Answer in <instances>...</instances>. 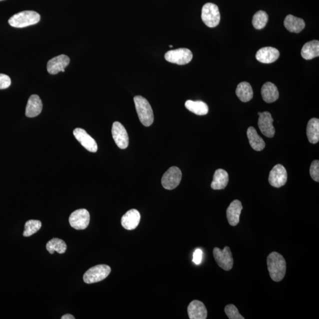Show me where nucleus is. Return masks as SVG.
Segmentation results:
<instances>
[{
	"label": "nucleus",
	"instance_id": "obj_32",
	"mask_svg": "<svg viewBox=\"0 0 319 319\" xmlns=\"http://www.w3.org/2000/svg\"><path fill=\"white\" fill-rule=\"evenodd\" d=\"M310 174L313 180L317 182H319V161L317 160L312 162Z\"/></svg>",
	"mask_w": 319,
	"mask_h": 319
},
{
	"label": "nucleus",
	"instance_id": "obj_2",
	"mask_svg": "<svg viewBox=\"0 0 319 319\" xmlns=\"http://www.w3.org/2000/svg\"><path fill=\"white\" fill-rule=\"evenodd\" d=\"M134 102L140 121L143 126H149L154 122V112L148 100L142 96L134 97Z\"/></svg>",
	"mask_w": 319,
	"mask_h": 319
},
{
	"label": "nucleus",
	"instance_id": "obj_26",
	"mask_svg": "<svg viewBox=\"0 0 319 319\" xmlns=\"http://www.w3.org/2000/svg\"><path fill=\"white\" fill-rule=\"evenodd\" d=\"M307 136L309 142L312 144H316L319 141V120L312 118L309 120L307 126Z\"/></svg>",
	"mask_w": 319,
	"mask_h": 319
},
{
	"label": "nucleus",
	"instance_id": "obj_15",
	"mask_svg": "<svg viewBox=\"0 0 319 319\" xmlns=\"http://www.w3.org/2000/svg\"><path fill=\"white\" fill-rule=\"evenodd\" d=\"M256 57L260 62L269 64L274 62L280 57V52L272 47H266L260 48L256 52Z\"/></svg>",
	"mask_w": 319,
	"mask_h": 319
},
{
	"label": "nucleus",
	"instance_id": "obj_23",
	"mask_svg": "<svg viewBox=\"0 0 319 319\" xmlns=\"http://www.w3.org/2000/svg\"><path fill=\"white\" fill-rule=\"evenodd\" d=\"M301 55L306 60H311L318 57L319 42L314 40L305 44L302 48Z\"/></svg>",
	"mask_w": 319,
	"mask_h": 319
},
{
	"label": "nucleus",
	"instance_id": "obj_37",
	"mask_svg": "<svg viewBox=\"0 0 319 319\" xmlns=\"http://www.w3.org/2000/svg\"><path fill=\"white\" fill-rule=\"evenodd\" d=\"M1 1H4V0H0V2H1Z\"/></svg>",
	"mask_w": 319,
	"mask_h": 319
},
{
	"label": "nucleus",
	"instance_id": "obj_3",
	"mask_svg": "<svg viewBox=\"0 0 319 319\" xmlns=\"http://www.w3.org/2000/svg\"><path fill=\"white\" fill-rule=\"evenodd\" d=\"M40 16L34 11H24L17 13L8 20V24L12 27L24 28L38 24Z\"/></svg>",
	"mask_w": 319,
	"mask_h": 319
},
{
	"label": "nucleus",
	"instance_id": "obj_31",
	"mask_svg": "<svg viewBox=\"0 0 319 319\" xmlns=\"http://www.w3.org/2000/svg\"><path fill=\"white\" fill-rule=\"evenodd\" d=\"M224 312H226L227 316L230 319L245 318L242 314H240L236 306L232 304L226 306V308H224Z\"/></svg>",
	"mask_w": 319,
	"mask_h": 319
},
{
	"label": "nucleus",
	"instance_id": "obj_16",
	"mask_svg": "<svg viewBox=\"0 0 319 319\" xmlns=\"http://www.w3.org/2000/svg\"><path fill=\"white\" fill-rule=\"evenodd\" d=\"M141 216L138 210L132 209L126 212L122 218V224L126 230H134L140 222Z\"/></svg>",
	"mask_w": 319,
	"mask_h": 319
},
{
	"label": "nucleus",
	"instance_id": "obj_29",
	"mask_svg": "<svg viewBox=\"0 0 319 319\" xmlns=\"http://www.w3.org/2000/svg\"><path fill=\"white\" fill-rule=\"evenodd\" d=\"M268 21V16L265 12H257L253 16L252 24L254 28L257 30H261L266 27Z\"/></svg>",
	"mask_w": 319,
	"mask_h": 319
},
{
	"label": "nucleus",
	"instance_id": "obj_14",
	"mask_svg": "<svg viewBox=\"0 0 319 319\" xmlns=\"http://www.w3.org/2000/svg\"><path fill=\"white\" fill-rule=\"evenodd\" d=\"M70 62V58L66 55L61 54L52 58L47 64L48 72L52 74H56L60 72H64V68L69 65Z\"/></svg>",
	"mask_w": 319,
	"mask_h": 319
},
{
	"label": "nucleus",
	"instance_id": "obj_10",
	"mask_svg": "<svg viewBox=\"0 0 319 319\" xmlns=\"http://www.w3.org/2000/svg\"><path fill=\"white\" fill-rule=\"evenodd\" d=\"M288 181V172L282 164H276L270 172L268 182L272 186L279 188L283 186Z\"/></svg>",
	"mask_w": 319,
	"mask_h": 319
},
{
	"label": "nucleus",
	"instance_id": "obj_6",
	"mask_svg": "<svg viewBox=\"0 0 319 319\" xmlns=\"http://www.w3.org/2000/svg\"><path fill=\"white\" fill-rule=\"evenodd\" d=\"M164 58L168 62L184 65L190 62L193 58V54L188 48H180L168 52L165 54Z\"/></svg>",
	"mask_w": 319,
	"mask_h": 319
},
{
	"label": "nucleus",
	"instance_id": "obj_18",
	"mask_svg": "<svg viewBox=\"0 0 319 319\" xmlns=\"http://www.w3.org/2000/svg\"><path fill=\"white\" fill-rule=\"evenodd\" d=\"M188 317L190 319H206L208 312L202 302L198 300L192 301L188 308Z\"/></svg>",
	"mask_w": 319,
	"mask_h": 319
},
{
	"label": "nucleus",
	"instance_id": "obj_34",
	"mask_svg": "<svg viewBox=\"0 0 319 319\" xmlns=\"http://www.w3.org/2000/svg\"><path fill=\"white\" fill-rule=\"evenodd\" d=\"M203 252L200 249L195 250L193 256V262L196 265H200L202 261Z\"/></svg>",
	"mask_w": 319,
	"mask_h": 319
},
{
	"label": "nucleus",
	"instance_id": "obj_9",
	"mask_svg": "<svg viewBox=\"0 0 319 319\" xmlns=\"http://www.w3.org/2000/svg\"><path fill=\"white\" fill-rule=\"evenodd\" d=\"M69 221L70 226L77 230H83L88 226L90 222V214L86 209H80L72 213Z\"/></svg>",
	"mask_w": 319,
	"mask_h": 319
},
{
	"label": "nucleus",
	"instance_id": "obj_13",
	"mask_svg": "<svg viewBox=\"0 0 319 319\" xmlns=\"http://www.w3.org/2000/svg\"><path fill=\"white\" fill-rule=\"evenodd\" d=\"M73 133L74 138L88 151L92 152H97L98 145L92 136L88 134L86 130L80 128H77L74 130Z\"/></svg>",
	"mask_w": 319,
	"mask_h": 319
},
{
	"label": "nucleus",
	"instance_id": "obj_11",
	"mask_svg": "<svg viewBox=\"0 0 319 319\" xmlns=\"http://www.w3.org/2000/svg\"><path fill=\"white\" fill-rule=\"evenodd\" d=\"M112 134L116 144L120 148L126 149L129 144V138L124 126L120 122L113 123Z\"/></svg>",
	"mask_w": 319,
	"mask_h": 319
},
{
	"label": "nucleus",
	"instance_id": "obj_22",
	"mask_svg": "<svg viewBox=\"0 0 319 319\" xmlns=\"http://www.w3.org/2000/svg\"><path fill=\"white\" fill-rule=\"evenodd\" d=\"M284 25L286 29L290 32L298 34L305 28L306 24L304 20L295 17L292 15L286 16L284 21Z\"/></svg>",
	"mask_w": 319,
	"mask_h": 319
},
{
	"label": "nucleus",
	"instance_id": "obj_30",
	"mask_svg": "<svg viewBox=\"0 0 319 319\" xmlns=\"http://www.w3.org/2000/svg\"><path fill=\"white\" fill-rule=\"evenodd\" d=\"M42 227V222L38 220H29L25 224L24 236H30L38 232Z\"/></svg>",
	"mask_w": 319,
	"mask_h": 319
},
{
	"label": "nucleus",
	"instance_id": "obj_33",
	"mask_svg": "<svg viewBox=\"0 0 319 319\" xmlns=\"http://www.w3.org/2000/svg\"><path fill=\"white\" fill-rule=\"evenodd\" d=\"M11 83V79L8 76L0 74V90L8 88Z\"/></svg>",
	"mask_w": 319,
	"mask_h": 319
},
{
	"label": "nucleus",
	"instance_id": "obj_28",
	"mask_svg": "<svg viewBox=\"0 0 319 319\" xmlns=\"http://www.w3.org/2000/svg\"><path fill=\"white\" fill-rule=\"evenodd\" d=\"M46 249L51 254H53L55 252L62 254L66 252L67 246L63 240L53 238L47 243Z\"/></svg>",
	"mask_w": 319,
	"mask_h": 319
},
{
	"label": "nucleus",
	"instance_id": "obj_8",
	"mask_svg": "<svg viewBox=\"0 0 319 319\" xmlns=\"http://www.w3.org/2000/svg\"><path fill=\"white\" fill-rule=\"evenodd\" d=\"M182 177V172L178 168L174 166L168 168L162 178V187L167 190H174L180 184Z\"/></svg>",
	"mask_w": 319,
	"mask_h": 319
},
{
	"label": "nucleus",
	"instance_id": "obj_17",
	"mask_svg": "<svg viewBox=\"0 0 319 319\" xmlns=\"http://www.w3.org/2000/svg\"><path fill=\"white\" fill-rule=\"evenodd\" d=\"M242 210V205L240 200H235L230 203L226 210V217L230 226H235L238 224Z\"/></svg>",
	"mask_w": 319,
	"mask_h": 319
},
{
	"label": "nucleus",
	"instance_id": "obj_5",
	"mask_svg": "<svg viewBox=\"0 0 319 319\" xmlns=\"http://www.w3.org/2000/svg\"><path fill=\"white\" fill-rule=\"evenodd\" d=\"M202 19L208 27H216L220 20V14L218 6L210 2L205 4L202 10Z\"/></svg>",
	"mask_w": 319,
	"mask_h": 319
},
{
	"label": "nucleus",
	"instance_id": "obj_12",
	"mask_svg": "<svg viewBox=\"0 0 319 319\" xmlns=\"http://www.w3.org/2000/svg\"><path fill=\"white\" fill-rule=\"evenodd\" d=\"M259 116L258 126L260 131L268 138H272L275 135V128L273 126V120L271 114L269 112L258 113Z\"/></svg>",
	"mask_w": 319,
	"mask_h": 319
},
{
	"label": "nucleus",
	"instance_id": "obj_7",
	"mask_svg": "<svg viewBox=\"0 0 319 319\" xmlns=\"http://www.w3.org/2000/svg\"><path fill=\"white\" fill-rule=\"evenodd\" d=\"M214 256L218 265L224 271H230L233 268L234 260L232 252L228 246L224 250L214 248L213 250Z\"/></svg>",
	"mask_w": 319,
	"mask_h": 319
},
{
	"label": "nucleus",
	"instance_id": "obj_27",
	"mask_svg": "<svg viewBox=\"0 0 319 319\" xmlns=\"http://www.w3.org/2000/svg\"><path fill=\"white\" fill-rule=\"evenodd\" d=\"M185 106L190 112L198 116L206 115L209 112V108L206 103L201 100H188L185 102Z\"/></svg>",
	"mask_w": 319,
	"mask_h": 319
},
{
	"label": "nucleus",
	"instance_id": "obj_25",
	"mask_svg": "<svg viewBox=\"0 0 319 319\" xmlns=\"http://www.w3.org/2000/svg\"><path fill=\"white\" fill-rule=\"evenodd\" d=\"M236 94L238 98L243 102H247L252 100L254 92L252 86L248 82H242L238 84Z\"/></svg>",
	"mask_w": 319,
	"mask_h": 319
},
{
	"label": "nucleus",
	"instance_id": "obj_19",
	"mask_svg": "<svg viewBox=\"0 0 319 319\" xmlns=\"http://www.w3.org/2000/svg\"><path fill=\"white\" fill-rule=\"evenodd\" d=\"M43 108V104L38 95H32L29 98L26 108V116L29 118L38 116Z\"/></svg>",
	"mask_w": 319,
	"mask_h": 319
},
{
	"label": "nucleus",
	"instance_id": "obj_24",
	"mask_svg": "<svg viewBox=\"0 0 319 319\" xmlns=\"http://www.w3.org/2000/svg\"><path fill=\"white\" fill-rule=\"evenodd\" d=\"M247 136L252 148L257 152L262 151L266 147V143L264 140L257 133L253 126H250L247 130Z\"/></svg>",
	"mask_w": 319,
	"mask_h": 319
},
{
	"label": "nucleus",
	"instance_id": "obj_21",
	"mask_svg": "<svg viewBox=\"0 0 319 319\" xmlns=\"http://www.w3.org/2000/svg\"><path fill=\"white\" fill-rule=\"evenodd\" d=\"M262 96L263 100L266 102H274L279 98V92L278 88L274 84L270 82H266L262 86Z\"/></svg>",
	"mask_w": 319,
	"mask_h": 319
},
{
	"label": "nucleus",
	"instance_id": "obj_20",
	"mask_svg": "<svg viewBox=\"0 0 319 319\" xmlns=\"http://www.w3.org/2000/svg\"><path fill=\"white\" fill-rule=\"evenodd\" d=\"M229 182V176L227 172L224 169H218L214 172V179L211 184V188L214 190H224L227 186Z\"/></svg>",
	"mask_w": 319,
	"mask_h": 319
},
{
	"label": "nucleus",
	"instance_id": "obj_35",
	"mask_svg": "<svg viewBox=\"0 0 319 319\" xmlns=\"http://www.w3.org/2000/svg\"><path fill=\"white\" fill-rule=\"evenodd\" d=\"M62 319H74V316L70 314H66L63 316L61 318Z\"/></svg>",
	"mask_w": 319,
	"mask_h": 319
},
{
	"label": "nucleus",
	"instance_id": "obj_1",
	"mask_svg": "<svg viewBox=\"0 0 319 319\" xmlns=\"http://www.w3.org/2000/svg\"><path fill=\"white\" fill-rule=\"evenodd\" d=\"M268 266L273 281L279 282L284 278L286 272V262L280 254L272 252L268 257Z\"/></svg>",
	"mask_w": 319,
	"mask_h": 319
},
{
	"label": "nucleus",
	"instance_id": "obj_4",
	"mask_svg": "<svg viewBox=\"0 0 319 319\" xmlns=\"http://www.w3.org/2000/svg\"><path fill=\"white\" fill-rule=\"evenodd\" d=\"M112 269L106 264L97 265L90 268L84 273V281L86 284H93L104 280L109 276Z\"/></svg>",
	"mask_w": 319,
	"mask_h": 319
},
{
	"label": "nucleus",
	"instance_id": "obj_36",
	"mask_svg": "<svg viewBox=\"0 0 319 319\" xmlns=\"http://www.w3.org/2000/svg\"><path fill=\"white\" fill-rule=\"evenodd\" d=\"M169 46H170V48H172V45Z\"/></svg>",
	"mask_w": 319,
	"mask_h": 319
}]
</instances>
